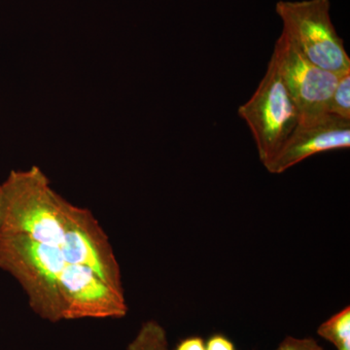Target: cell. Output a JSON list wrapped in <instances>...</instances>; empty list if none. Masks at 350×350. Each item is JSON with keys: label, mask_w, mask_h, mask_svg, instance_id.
I'll use <instances>...</instances> for the list:
<instances>
[{"label": "cell", "mask_w": 350, "mask_h": 350, "mask_svg": "<svg viewBox=\"0 0 350 350\" xmlns=\"http://www.w3.org/2000/svg\"><path fill=\"white\" fill-rule=\"evenodd\" d=\"M126 350H170L167 332L155 320L142 324Z\"/></svg>", "instance_id": "obj_9"}, {"label": "cell", "mask_w": 350, "mask_h": 350, "mask_svg": "<svg viewBox=\"0 0 350 350\" xmlns=\"http://www.w3.org/2000/svg\"><path fill=\"white\" fill-rule=\"evenodd\" d=\"M330 10V0H280L275 5L282 33L301 55L319 68L340 75L350 70V57Z\"/></svg>", "instance_id": "obj_3"}, {"label": "cell", "mask_w": 350, "mask_h": 350, "mask_svg": "<svg viewBox=\"0 0 350 350\" xmlns=\"http://www.w3.org/2000/svg\"><path fill=\"white\" fill-rule=\"evenodd\" d=\"M87 211L55 192L38 167L12 170L0 184V236L21 234L63 251L66 234Z\"/></svg>", "instance_id": "obj_1"}, {"label": "cell", "mask_w": 350, "mask_h": 350, "mask_svg": "<svg viewBox=\"0 0 350 350\" xmlns=\"http://www.w3.org/2000/svg\"><path fill=\"white\" fill-rule=\"evenodd\" d=\"M317 334L335 345L336 349L350 350V306L323 322Z\"/></svg>", "instance_id": "obj_8"}, {"label": "cell", "mask_w": 350, "mask_h": 350, "mask_svg": "<svg viewBox=\"0 0 350 350\" xmlns=\"http://www.w3.org/2000/svg\"><path fill=\"white\" fill-rule=\"evenodd\" d=\"M68 264L59 248L21 234L0 236V269L19 282L41 319L61 321L57 280Z\"/></svg>", "instance_id": "obj_2"}, {"label": "cell", "mask_w": 350, "mask_h": 350, "mask_svg": "<svg viewBox=\"0 0 350 350\" xmlns=\"http://www.w3.org/2000/svg\"><path fill=\"white\" fill-rule=\"evenodd\" d=\"M328 114L350 121V70L342 73L329 105Z\"/></svg>", "instance_id": "obj_10"}, {"label": "cell", "mask_w": 350, "mask_h": 350, "mask_svg": "<svg viewBox=\"0 0 350 350\" xmlns=\"http://www.w3.org/2000/svg\"><path fill=\"white\" fill-rule=\"evenodd\" d=\"M256 144L262 165H268L299 124V112L273 59L250 100L238 108Z\"/></svg>", "instance_id": "obj_4"}, {"label": "cell", "mask_w": 350, "mask_h": 350, "mask_svg": "<svg viewBox=\"0 0 350 350\" xmlns=\"http://www.w3.org/2000/svg\"><path fill=\"white\" fill-rule=\"evenodd\" d=\"M275 350H325L312 338L288 337Z\"/></svg>", "instance_id": "obj_11"}, {"label": "cell", "mask_w": 350, "mask_h": 350, "mask_svg": "<svg viewBox=\"0 0 350 350\" xmlns=\"http://www.w3.org/2000/svg\"><path fill=\"white\" fill-rule=\"evenodd\" d=\"M57 286L62 320L122 319L128 313L124 291L115 289L83 265L68 264Z\"/></svg>", "instance_id": "obj_6"}, {"label": "cell", "mask_w": 350, "mask_h": 350, "mask_svg": "<svg viewBox=\"0 0 350 350\" xmlns=\"http://www.w3.org/2000/svg\"><path fill=\"white\" fill-rule=\"evenodd\" d=\"M271 59L298 109L299 125H308L327 116L342 73L324 70L310 63L282 32Z\"/></svg>", "instance_id": "obj_5"}, {"label": "cell", "mask_w": 350, "mask_h": 350, "mask_svg": "<svg viewBox=\"0 0 350 350\" xmlns=\"http://www.w3.org/2000/svg\"><path fill=\"white\" fill-rule=\"evenodd\" d=\"M349 147V120L328 114L308 125L298 124L265 167L269 174H280L317 154Z\"/></svg>", "instance_id": "obj_7"}, {"label": "cell", "mask_w": 350, "mask_h": 350, "mask_svg": "<svg viewBox=\"0 0 350 350\" xmlns=\"http://www.w3.org/2000/svg\"><path fill=\"white\" fill-rule=\"evenodd\" d=\"M175 350H206V344L200 337H190L182 340Z\"/></svg>", "instance_id": "obj_13"}, {"label": "cell", "mask_w": 350, "mask_h": 350, "mask_svg": "<svg viewBox=\"0 0 350 350\" xmlns=\"http://www.w3.org/2000/svg\"><path fill=\"white\" fill-rule=\"evenodd\" d=\"M206 350H237L234 344L223 335H213L206 345Z\"/></svg>", "instance_id": "obj_12"}]
</instances>
